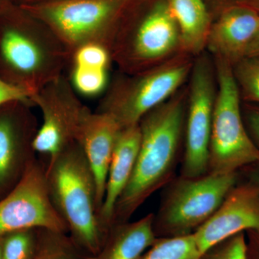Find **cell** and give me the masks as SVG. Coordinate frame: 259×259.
Instances as JSON below:
<instances>
[{"label": "cell", "instance_id": "484cf974", "mask_svg": "<svg viewBox=\"0 0 259 259\" xmlns=\"http://www.w3.org/2000/svg\"><path fill=\"white\" fill-rule=\"evenodd\" d=\"M32 95L28 90L6 81L0 76V107L15 102L32 104Z\"/></svg>", "mask_w": 259, "mask_h": 259}, {"label": "cell", "instance_id": "603a6c76", "mask_svg": "<svg viewBox=\"0 0 259 259\" xmlns=\"http://www.w3.org/2000/svg\"><path fill=\"white\" fill-rule=\"evenodd\" d=\"M111 51L98 44H88L80 47L71 56V66L108 69L111 63Z\"/></svg>", "mask_w": 259, "mask_h": 259}, {"label": "cell", "instance_id": "6da1fadb", "mask_svg": "<svg viewBox=\"0 0 259 259\" xmlns=\"http://www.w3.org/2000/svg\"><path fill=\"white\" fill-rule=\"evenodd\" d=\"M178 91L139 122L141 144L132 176L117 201L112 226L127 222L155 192L172 180L187 112V93Z\"/></svg>", "mask_w": 259, "mask_h": 259}, {"label": "cell", "instance_id": "30bf717a", "mask_svg": "<svg viewBox=\"0 0 259 259\" xmlns=\"http://www.w3.org/2000/svg\"><path fill=\"white\" fill-rule=\"evenodd\" d=\"M31 102L42 114V123L32 144L34 151L49 158L77 141L81 124L91 111L64 74L39 90Z\"/></svg>", "mask_w": 259, "mask_h": 259}, {"label": "cell", "instance_id": "2e32d148", "mask_svg": "<svg viewBox=\"0 0 259 259\" xmlns=\"http://www.w3.org/2000/svg\"><path fill=\"white\" fill-rule=\"evenodd\" d=\"M140 144L139 125L121 130L109 167L105 197L100 212V221L107 231L111 228L116 204L132 176Z\"/></svg>", "mask_w": 259, "mask_h": 259}, {"label": "cell", "instance_id": "9a60e30c", "mask_svg": "<svg viewBox=\"0 0 259 259\" xmlns=\"http://www.w3.org/2000/svg\"><path fill=\"white\" fill-rule=\"evenodd\" d=\"M121 130L112 116L91 110L81 124L76 141L95 177L100 212L105 197L109 167Z\"/></svg>", "mask_w": 259, "mask_h": 259}, {"label": "cell", "instance_id": "5b68a950", "mask_svg": "<svg viewBox=\"0 0 259 259\" xmlns=\"http://www.w3.org/2000/svg\"><path fill=\"white\" fill-rule=\"evenodd\" d=\"M131 0H46L24 9L55 34L69 53L98 44L111 51L121 17Z\"/></svg>", "mask_w": 259, "mask_h": 259}, {"label": "cell", "instance_id": "44dd1931", "mask_svg": "<svg viewBox=\"0 0 259 259\" xmlns=\"http://www.w3.org/2000/svg\"><path fill=\"white\" fill-rule=\"evenodd\" d=\"M233 71L241 95L259 103V56L244 58L233 65Z\"/></svg>", "mask_w": 259, "mask_h": 259}, {"label": "cell", "instance_id": "7402d4cb", "mask_svg": "<svg viewBox=\"0 0 259 259\" xmlns=\"http://www.w3.org/2000/svg\"><path fill=\"white\" fill-rule=\"evenodd\" d=\"M35 230H23L6 234L1 243L2 259H34L38 244Z\"/></svg>", "mask_w": 259, "mask_h": 259}, {"label": "cell", "instance_id": "8fae6325", "mask_svg": "<svg viewBox=\"0 0 259 259\" xmlns=\"http://www.w3.org/2000/svg\"><path fill=\"white\" fill-rule=\"evenodd\" d=\"M28 229L64 233L68 231L51 200L46 167L35 158L13 190L0 201V236Z\"/></svg>", "mask_w": 259, "mask_h": 259}, {"label": "cell", "instance_id": "836d02e7", "mask_svg": "<svg viewBox=\"0 0 259 259\" xmlns=\"http://www.w3.org/2000/svg\"><path fill=\"white\" fill-rule=\"evenodd\" d=\"M236 1H237V0H236Z\"/></svg>", "mask_w": 259, "mask_h": 259}, {"label": "cell", "instance_id": "52a82bcc", "mask_svg": "<svg viewBox=\"0 0 259 259\" xmlns=\"http://www.w3.org/2000/svg\"><path fill=\"white\" fill-rule=\"evenodd\" d=\"M180 53V31L166 0L153 3L134 23H120L111 49L112 61L127 74L153 67Z\"/></svg>", "mask_w": 259, "mask_h": 259}, {"label": "cell", "instance_id": "ffe728a7", "mask_svg": "<svg viewBox=\"0 0 259 259\" xmlns=\"http://www.w3.org/2000/svg\"><path fill=\"white\" fill-rule=\"evenodd\" d=\"M107 70L84 66H71L70 81L75 91L87 97L104 93L108 87Z\"/></svg>", "mask_w": 259, "mask_h": 259}, {"label": "cell", "instance_id": "3957f363", "mask_svg": "<svg viewBox=\"0 0 259 259\" xmlns=\"http://www.w3.org/2000/svg\"><path fill=\"white\" fill-rule=\"evenodd\" d=\"M69 61V53L55 34L30 13L23 21L0 30L2 78L28 90L32 97L64 74Z\"/></svg>", "mask_w": 259, "mask_h": 259}, {"label": "cell", "instance_id": "7a4b0ae2", "mask_svg": "<svg viewBox=\"0 0 259 259\" xmlns=\"http://www.w3.org/2000/svg\"><path fill=\"white\" fill-rule=\"evenodd\" d=\"M48 188L54 207L79 245L96 253L107 231L100 218L97 186L77 142L49 158Z\"/></svg>", "mask_w": 259, "mask_h": 259}, {"label": "cell", "instance_id": "e0dca14e", "mask_svg": "<svg viewBox=\"0 0 259 259\" xmlns=\"http://www.w3.org/2000/svg\"><path fill=\"white\" fill-rule=\"evenodd\" d=\"M176 22L182 53L198 56L207 49L212 25L203 0H166Z\"/></svg>", "mask_w": 259, "mask_h": 259}, {"label": "cell", "instance_id": "4fadbf2b", "mask_svg": "<svg viewBox=\"0 0 259 259\" xmlns=\"http://www.w3.org/2000/svg\"><path fill=\"white\" fill-rule=\"evenodd\" d=\"M30 103L15 102L0 107V189L34 159L37 128Z\"/></svg>", "mask_w": 259, "mask_h": 259}, {"label": "cell", "instance_id": "83f0119b", "mask_svg": "<svg viewBox=\"0 0 259 259\" xmlns=\"http://www.w3.org/2000/svg\"><path fill=\"white\" fill-rule=\"evenodd\" d=\"M253 56H259V35L255 38L250 49L247 53L246 57H253Z\"/></svg>", "mask_w": 259, "mask_h": 259}, {"label": "cell", "instance_id": "cb8c5ba5", "mask_svg": "<svg viewBox=\"0 0 259 259\" xmlns=\"http://www.w3.org/2000/svg\"><path fill=\"white\" fill-rule=\"evenodd\" d=\"M42 240L37 244L34 259H76L62 239L64 233L40 229Z\"/></svg>", "mask_w": 259, "mask_h": 259}, {"label": "cell", "instance_id": "f546056e", "mask_svg": "<svg viewBox=\"0 0 259 259\" xmlns=\"http://www.w3.org/2000/svg\"><path fill=\"white\" fill-rule=\"evenodd\" d=\"M258 163V170H257L256 174H255V185H257V187H258L259 189V161L257 162Z\"/></svg>", "mask_w": 259, "mask_h": 259}, {"label": "cell", "instance_id": "8992f818", "mask_svg": "<svg viewBox=\"0 0 259 259\" xmlns=\"http://www.w3.org/2000/svg\"><path fill=\"white\" fill-rule=\"evenodd\" d=\"M217 93L213 110L208 173H236L259 161V148L248 134L241 108V94L233 66L214 57Z\"/></svg>", "mask_w": 259, "mask_h": 259}, {"label": "cell", "instance_id": "ac0fdd59", "mask_svg": "<svg viewBox=\"0 0 259 259\" xmlns=\"http://www.w3.org/2000/svg\"><path fill=\"white\" fill-rule=\"evenodd\" d=\"M154 214L112 226V236L100 259H139L156 241Z\"/></svg>", "mask_w": 259, "mask_h": 259}, {"label": "cell", "instance_id": "ba28073f", "mask_svg": "<svg viewBox=\"0 0 259 259\" xmlns=\"http://www.w3.org/2000/svg\"><path fill=\"white\" fill-rule=\"evenodd\" d=\"M236 182L237 172L172 180L154 214L155 232L160 230L171 237L194 233L215 212Z\"/></svg>", "mask_w": 259, "mask_h": 259}, {"label": "cell", "instance_id": "5bb4252c", "mask_svg": "<svg viewBox=\"0 0 259 259\" xmlns=\"http://www.w3.org/2000/svg\"><path fill=\"white\" fill-rule=\"evenodd\" d=\"M258 35L259 12L234 3L224 10L211 27L207 49L214 58L233 66L246 57Z\"/></svg>", "mask_w": 259, "mask_h": 259}, {"label": "cell", "instance_id": "d4e9b609", "mask_svg": "<svg viewBox=\"0 0 259 259\" xmlns=\"http://www.w3.org/2000/svg\"><path fill=\"white\" fill-rule=\"evenodd\" d=\"M201 259H248V247L243 233L221 242Z\"/></svg>", "mask_w": 259, "mask_h": 259}, {"label": "cell", "instance_id": "9c48e42d", "mask_svg": "<svg viewBox=\"0 0 259 259\" xmlns=\"http://www.w3.org/2000/svg\"><path fill=\"white\" fill-rule=\"evenodd\" d=\"M190 78L181 176L195 178L208 173L213 110L217 93L214 64L205 53L197 56Z\"/></svg>", "mask_w": 259, "mask_h": 259}, {"label": "cell", "instance_id": "4316f807", "mask_svg": "<svg viewBox=\"0 0 259 259\" xmlns=\"http://www.w3.org/2000/svg\"><path fill=\"white\" fill-rule=\"evenodd\" d=\"M245 118L250 134L259 144V108L253 107H247Z\"/></svg>", "mask_w": 259, "mask_h": 259}, {"label": "cell", "instance_id": "d6a6232c", "mask_svg": "<svg viewBox=\"0 0 259 259\" xmlns=\"http://www.w3.org/2000/svg\"><path fill=\"white\" fill-rule=\"evenodd\" d=\"M259 237V231H253Z\"/></svg>", "mask_w": 259, "mask_h": 259}, {"label": "cell", "instance_id": "277c9868", "mask_svg": "<svg viewBox=\"0 0 259 259\" xmlns=\"http://www.w3.org/2000/svg\"><path fill=\"white\" fill-rule=\"evenodd\" d=\"M192 56L180 53L136 74H120L109 83L97 108L113 117L121 128L139 125L146 114L167 101L190 76Z\"/></svg>", "mask_w": 259, "mask_h": 259}, {"label": "cell", "instance_id": "4dcf8cb0", "mask_svg": "<svg viewBox=\"0 0 259 259\" xmlns=\"http://www.w3.org/2000/svg\"><path fill=\"white\" fill-rule=\"evenodd\" d=\"M29 3H37V2L46 1V0H27Z\"/></svg>", "mask_w": 259, "mask_h": 259}, {"label": "cell", "instance_id": "7c38bea8", "mask_svg": "<svg viewBox=\"0 0 259 259\" xmlns=\"http://www.w3.org/2000/svg\"><path fill=\"white\" fill-rule=\"evenodd\" d=\"M245 231H259V189L235 186L215 212L193 233L203 255L213 247Z\"/></svg>", "mask_w": 259, "mask_h": 259}, {"label": "cell", "instance_id": "f1b7e54d", "mask_svg": "<svg viewBox=\"0 0 259 259\" xmlns=\"http://www.w3.org/2000/svg\"><path fill=\"white\" fill-rule=\"evenodd\" d=\"M235 3L250 7L259 12V0H237Z\"/></svg>", "mask_w": 259, "mask_h": 259}, {"label": "cell", "instance_id": "d6986e66", "mask_svg": "<svg viewBox=\"0 0 259 259\" xmlns=\"http://www.w3.org/2000/svg\"><path fill=\"white\" fill-rule=\"evenodd\" d=\"M139 259H201L193 233L156 240Z\"/></svg>", "mask_w": 259, "mask_h": 259}, {"label": "cell", "instance_id": "1f68e13d", "mask_svg": "<svg viewBox=\"0 0 259 259\" xmlns=\"http://www.w3.org/2000/svg\"><path fill=\"white\" fill-rule=\"evenodd\" d=\"M0 259H2V245L0 243Z\"/></svg>", "mask_w": 259, "mask_h": 259}]
</instances>
